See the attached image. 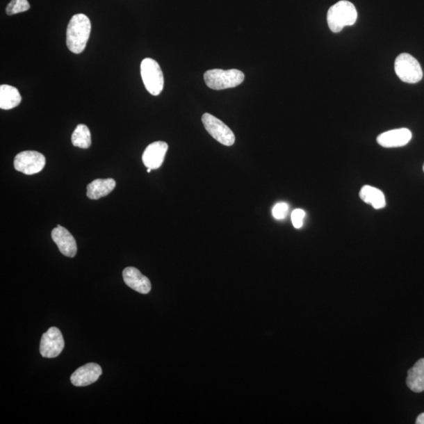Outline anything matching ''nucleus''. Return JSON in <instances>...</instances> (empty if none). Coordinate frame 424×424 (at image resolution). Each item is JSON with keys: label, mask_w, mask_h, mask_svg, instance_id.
Returning a JSON list of instances; mask_svg holds the SVG:
<instances>
[{"label": "nucleus", "mask_w": 424, "mask_h": 424, "mask_svg": "<svg viewBox=\"0 0 424 424\" xmlns=\"http://www.w3.org/2000/svg\"><path fill=\"white\" fill-rule=\"evenodd\" d=\"M92 32V23L89 17L83 14L72 16L66 33V44L69 50L74 54L82 53L86 47Z\"/></svg>", "instance_id": "obj_1"}, {"label": "nucleus", "mask_w": 424, "mask_h": 424, "mask_svg": "<svg viewBox=\"0 0 424 424\" xmlns=\"http://www.w3.org/2000/svg\"><path fill=\"white\" fill-rule=\"evenodd\" d=\"M357 18V12L352 3L342 0L333 5L328 11L327 21L332 33L341 32L346 26H353Z\"/></svg>", "instance_id": "obj_2"}, {"label": "nucleus", "mask_w": 424, "mask_h": 424, "mask_svg": "<svg viewBox=\"0 0 424 424\" xmlns=\"http://www.w3.org/2000/svg\"><path fill=\"white\" fill-rule=\"evenodd\" d=\"M204 81L207 86L216 90L233 88L244 82V72L238 70H211L205 72Z\"/></svg>", "instance_id": "obj_3"}, {"label": "nucleus", "mask_w": 424, "mask_h": 424, "mask_svg": "<svg viewBox=\"0 0 424 424\" xmlns=\"http://www.w3.org/2000/svg\"><path fill=\"white\" fill-rule=\"evenodd\" d=\"M395 70L400 80L405 83H416L423 78V70L418 60L411 54H399L395 63Z\"/></svg>", "instance_id": "obj_4"}, {"label": "nucleus", "mask_w": 424, "mask_h": 424, "mask_svg": "<svg viewBox=\"0 0 424 424\" xmlns=\"http://www.w3.org/2000/svg\"><path fill=\"white\" fill-rule=\"evenodd\" d=\"M141 76L145 88L154 96L159 95L165 80L161 66L152 58H145L141 63Z\"/></svg>", "instance_id": "obj_5"}, {"label": "nucleus", "mask_w": 424, "mask_h": 424, "mask_svg": "<svg viewBox=\"0 0 424 424\" xmlns=\"http://www.w3.org/2000/svg\"><path fill=\"white\" fill-rule=\"evenodd\" d=\"M202 123L205 129L217 142L227 145V147H231L234 144L235 136L232 130L213 115L204 113L202 117Z\"/></svg>", "instance_id": "obj_6"}, {"label": "nucleus", "mask_w": 424, "mask_h": 424, "mask_svg": "<svg viewBox=\"0 0 424 424\" xmlns=\"http://www.w3.org/2000/svg\"><path fill=\"white\" fill-rule=\"evenodd\" d=\"M14 165L17 172L32 175L40 172L44 169L46 158L44 155L36 151H24L15 156Z\"/></svg>", "instance_id": "obj_7"}, {"label": "nucleus", "mask_w": 424, "mask_h": 424, "mask_svg": "<svg viewBox=\"0 0 424 424\" xmlns=\"http://www.w3.org/2000/svg\"><path fill=\"white\" fill-rule=\"evenodd\" d=\"M64 348L65 341L62 332L56 327H51L42 335L40 347L42 357L54 359L63 352Z\"/></svg>", "instance_id": "obj_8"}, {"label": "nucleus", "mask_w": 424, "mask_h": 424, "mask_svg": "<svg viewBox=\"0 0 424 424\" xmlns=\"http://www.w3.org/2000/svg\"><path fill=\"white\" fill-rule=\"evenodd\" d=\"M51 238L64 256L70 258H74L76 256L77 252L76 242L74 236L68 231V229L58 225L56 228L52 230Z\"/></svg>", "instance_id": "obj_9"}, {"label": "nucleus", "mask_w": 424, "mask_h": 424, "mask_svg": "<svg viewBox=\"0 0 424 424\" xmlns=\"http://www.w3.org/2000/svg\"><path fill=\"white\" fill-rule=\"evenodd\" d=\"M101 374L102 369L99 365L88 363L72 373L71 382L76 386H86L95 383Z\"/></svg>", "instance_id": "obj_10"}, {"label": "nucleus", "mask_w": 424, "mask_h": 424, "mask_svg": "<svg viewBox=\"0 0 424 424\" xmlns=\"http://www.w3.org/2000/svg\"><path fill=\"white\" fill-rule=\"evenodd\" d=\"M168 149V145L165 142H155L149 145L142 155L144 165L153 170L161 168Z\"/></svg>", "instance_id": "obj_11"}, {"label": "nucleus", "mask_w": 424, "mask_h": 424, "mask_svg": "<svg viewBox=\"0 0 424 424\" xmlns=\"http://www.w3.org/2000/svg\"><path fill=\"white\" fill-rule=\"evenodd\" d=\"M411 138V133L407 129H399L382 133L377 138V142L384 148L405 147Z\"/></svg>", "instance_id": "obj_12"}, {"label": "nucleus", "mask_w": 424, "mask_h": 424, "mask_svg": "<svg viewBox=\"0 0 424 424\" xmlns=\"http://www.w3.org/2000/svg\"><path fill=\"white\" fill-rule=\"evenodd\" d=\"M124 281L127 286L141 294H148L151 290L149 278L135 268H127L123 271Z\"/></svg>", "instance_id": "obj_13"}, {"label": "nucleus", "mask_w": 424, "mask_h": 424, "mask_svg": "<svg viewBox=\"0 0 424 424\" xmlns=\"http://www.w3.org/2000/svg\"><path fill=\"white\" fill-rule=\"evenodd\" d=\"M116 187L113 179H95L87 186V196L92 199H99L110 195Z\"/></svg>", "instance_id": "obj_14"}, {"label": "nucleus", "mask_w": 424, "mask_h": 424, "mask_svg": "<svg viewBox=\"0 0 424 424\" xmlns=\"http://www.w3.org/2000/svg\"><path fill=\"white\" fill-rule=\"evenodd\" d=\"M22 99V96L16 88L8 84L0 86V108L2 110H12L19 106Z\"/></svg>", "instance_id": "obj_15"}, {"label": "nucleus", "mask_w": 424, "mask_h": 424, "mask_svg": "<svg viewBox=\"0 0 424 424\" xmlns=\"http://www.w3.org/2000/svg\"><path fill=\"white\" fill-rule=\"evenodd\" d=\"M407 384L411 391L416 393L424 391V359L418 361L414 366L409 369Z\"/></svg>", "instance_id": "obj_16"}, {"label": "nucleus", "mask_w": 424, "mask_h": 424, "mask_svg": "<svg viewBox=\"0 0 424 424\" xmlns=\"http://www.w3.org/2000/svg\"><path fill=\"white\" fill-rule=\"evenodd\" d=\"M359 195L363 202L371 204L375 209H384L386 206L384 193L377 188L370 186H363Z\"/></svg>", "instance_id": "obj_17"}, {"label": "nucleus", "mask_w": 424, "mask_h": 424, "mask_svg": "<svg viewBox=\"0 0 424 424\" xmlns=\"http://www.w3.org/2000/svg\"><path fill=\"white\" fill-rule=\"evenodd\" d=\"M72 143L76 147L88 149L92 145V135L88 126L78 124L72 135Z\"/></svg>", "instance_id": "obj_18"}, {"label": "nucleus", "mask_w": 424, "mask_h": 424, "mask_svg": "<svg viewBox=\"0 0 424 424\" xmlns=\"http://www.w3.org/2000/svg\"><path fill=\"white\" fill-rule=\"evenodd\" d=\"M30 8L28 0H11L6 12L8 15H14L26 12Z\"/></svg>", "instance_id": "obj_19"}, {"label": "nucleus", "mask_w": 424, "mask_h": 424, "mask_svg": "<svg viewBox=\"0 0 424 424\" xmlns=\"http://www.w3.org/2000/svg\"><path fill=\"white\" fill-rule=\"evenodd\" d=\"M288 204L284 202L277 204L272 209V214L277 220L286 219L288 212Z\"/></svg>", "instance_id": "obj_20"}, {"label": "nucleus", "mask_w": 424, "mask_h": 424, "mask_svg": "<svg viewBox=\"0 0 424 424\" xmlns=\"http://www.w3.org/2000/svg\"><path fill=\"white\" fill-rule=\"evenodd\" d=\"M305 215L306 213L304 210L295 209L293 211L292 214V222L295 228L300 229L302 227Z\"/></svg>", "instance_id": "obj_21"}, {"label": "nucleus", "mask_w": 424, "mask_h": 424, "mask_svg": "<svg viewBox=\"0 0 424 424\" xmlns=\"http://www.w3.org/2000/svg\"><path fill=\"white\" fill-rule=\"evenodd\" d=\"M416 423L417 424H424V413L418 416Z\"/></svg>", "instance_id": "obj_22"}, {"label": "nucleus", "mask_w": 424, "mask_h": 424, "mask_svg": "<svg viewBox=\"0 0 424 424\" xmlns=\"http://www.w3.org/2000/svg\"><path fill=\"white\" fill-rule=\"evenodd\" d=\"M152 170H153L152 168H148L147 169V172L149 173L151 171H152Z\"/></svg>", "instance_id": "obj_23"}, {"label": "nucleus", "mask_w": 424, "mask_h": 424, "mask_svg": "<svg viewBox=\"0 0 424 424\" xmlns=\"http://www.w3.org/2000/svg\"><path fill=\"white\" fill-rule=\"evenodd\" d=\"M423 172H424V165H423Z\"/></svg>", "instance_id": "obj_24"}]
</instances>
